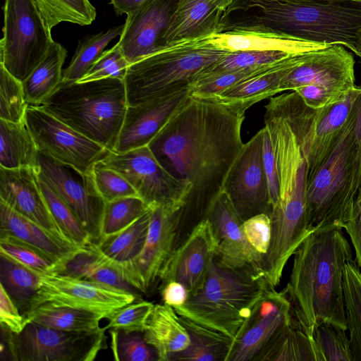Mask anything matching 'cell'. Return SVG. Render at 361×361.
I'll return each mask as SVG.
<instances>
[{"label":"cell","mask_w":361,"mask_h":361,"mask_svg":"<svg viewBox=\"0 0 361 361\" xmlns=\"http://www.w3.org/2000/svg\"><path fill=\"white\" fill-rule=\"evenodd\" d=\"M250 107L218 96L190 94L148 144L160 165L186 188L176 212L174 250L206 218L223 192L244 145L241 128Z\"/></svg>","instance_id":"6da1fadb"},{"label":"cell","mask_w":361,"mask_h":361,"mask_svg":"<svg viewBox=\"0 0 361 361\" xmlns=\"http://www.w3.org/2000/svg\"><path fill=\"white\" fill-rule=\"evenodd\" d=\"M361 30V0L302 2L233 0L223 12L219 32L247 30L276 34L355 53Z\"/></svg>","instance_id":"7a4b0ae2"},{"label":"cell","mask_w":361,"mask_h":361,"mask_svg":"<svg viewBox=\"0 0 361 361\" xmlns=\"http://www.w3.org/2000/svg\"><path fill=\"white\" fill-rule=\"evenodd\" d=\"M293 255L285 289L301 327L312 337L314 325L320 321L347 330L343 272L353 253L343 228L329 226L312 231Z\"/></svg>","instance_id":"3957f363"},{"label":"cell","mask_w":361,"mask_h":361,"mask_svg":"<svg viewBox=\"0 0 361 361\" xmlns=\"http://www.w3.org/2000/svg\"><path fill=\"white\" fill-rule=\"evenodd\" d=\"M271 289L255 264L228 269L219 266L213 257L202 288L183 306L173 309L178 315L224 333L235 341Z\"/></svg>","instance_id":"277c9868"},{"label":"cell","mask_w":361,"mask_h":361,"mask_svg":"<svg viewBox=\"0 0 361 361\" xmlns=\"http://www.w3.org/2000/svg\"><path fill=\"white\" fill-rule=\"evenodd\" d=\"M37 106L112 152L128 107L125 82L107 78L61 84Z\"/></svg>","instance_id":"5b68a950"},{"label":"cell","mask_w":361,"mask_h":361,"mask_svg":"<svg viewBox=\"0 0 361 361\" xmlns=\"http://www.w3.org/2000/svg\"><path fill=\"white\" fill-rule=\"evenodd\" d=\"M355 120L353 102L335 147L307 176L306 195L312 230L329 226L343 228L361 186V151L355 134Z\"/></svg>","instance_id":"8992f818"},{"label":"cell","mask_w":361,"mask_h":361,"mask_svg":"<svg viewBox=\"0 0 361 361\" xmlns=\"http://www.w3.org/2000/svg\"><path fill=\"white\" fill-rule=\"evenodd\" d=\"M228 51L207 37L176 42L132 64L124 78L128 106L185 89Z\"/></svg>","instance_id":"52a82bcc"},{"label":"cell","mask_w":361,"mask_h":361,"mask_svg":"<svg viewBox=\"0 0 361 361\" xmlns=\"http://www.w3.org/2000/svg\"><path fill=\"white\" fill-rule=\"evenodd\" d=\"M0 64L21 82L26 80L54 42L34 0H6Z\"/></svg>","instance_id":"ba28073f"},{"label":"cell","mask_w":361,"mask_h":361,"mask_svg":"<svg viewBox=\"0 0 361 361\" xmlns=\"http://www.w3.org/2000/svg\"><path fill=\"white\" fill-rule=\"evenodd\" d=\"M106 330L66 331L32 321L18 334L1 329L14 361H92L107 347Z\"/></svg>","instance_id":"9c48e42d"},{"label":"cell","mask_w":361,"mask_h":361,"mask_svg":"<svg viewBox=\"0 0 361 361\" xmlns=\"http://www.w3.org/2000/svg\"><path fill=\"white\" fill-rule=\"evenodd\" d=\"M24 123L38 151L83 175L110 152L57 119L39 106L27 107Z\"/></svg>","instance_id":"30bf717a"},{"label":"cell","mask_w":361,"mask_h":361,"mask_svg":"<svg viewBox=\"0 0 361 361\" xmlns=\"http://www.w3.org/2000/svg\"><path fill=\"white\" fill-rule=\"evenodd\" d=\"M102 161L121 173L149 207L161 205L176 211L182 207L185 186L160 165L148 146L118 154L110 151Z\"/></svg>","instance_id":"8fae6325"},{"label":"cell","mask_w":361,"mask_h":361,"mask_svg":"<svg viewBox=\"0 0 361 361\" xmlns=\"http://www.w3.org/2000/svg\"><path fill=\"white\" fill-rule=\"evenodd\" d=\"M223 191L242 222L259 214L270 216L272 206L264 162L262 128L244 144L226 177Z\"/></svg>","instance_id":"7c38bea8"},{"label":"cell","mask_w":361,"mask_h":361,"mask_svg":"<svg viewBox=\"0 0 361 361\" xmlns=\"http://www.w3.org/2000/svg\"><path fill=\"white\" fill-rule=\"evenodd\" d=\"M38 176L64 201L87 232L92 242L102 238L106 202L97 194L90 176L38 151Z\"/></svg>","instance_id":"4fadbf2b"},{"label":"cell","mask_w":361,"mask_h":361,"mask_svg":"<svg viewBox=\"0 0 361 361\" xmlns=\"http://www.w3.org/2000/svg\"><path fill=\"white\" fill-rule=\"evenodd\" d=\"M137 298L136 294L104 283L54 273L41 274L39 290L29 312L39 305L49 304L106 316Z\"/></svg>","instance_id":"5bb4252c"},{"label":"cell","mask_w":361,"mask_h":361,"mask_svg":"<svg viewBox=\"0 0 361 361\" xmlns=\"http://www.w3.org/2000/svg\"><path fill=\"white\" fill-rule=\"evenodd\" d=\"M151 207L148 234L143 249L123 264L125 280L146 293L159 281L161 269L174 250L177 211L161 205Z\"/></svg>","instance_id":"9a60e30c"},{"label":"cell","mask_w":361,"mask_h":361,"mask_svg":"<svg viewBox=\"0 0 361 361\" xmlns=\"http://www.w3.org/2000/svg\"><path fill=\"white\" fill-rule=\"evenodd\" d=\"M295 317L286 289H271L259 303L234 341L227 361H255Z\"/></svg>","instance_id":"2e32d148"},{"label":"cell","mask_w":361,"mask_h":361,"mask_svg":"<svg viewBox=\"0 0 361 361\" xmlns=\"http://www.w3.org/2000/svg\"><path fill=\"white\" fill-rule=\"evenodd\" d=\"M215 247L211 224L204 219L166 260L159 275L160 285L178 281L185 286L189 297L196 295L205 283Z\"/></svg>","instance_id":"e0dca14e"},{"label":"cell","mask_w":361,"mask_h":361,"mask_svg":"<svg viewBox=\"0 0 361 361\" xmlns=\"http://www.w3.org/2000/svg\"><path fill=\"white\" fill-rule=\"evenodd\" d=\"M178 0H147L127 15L118 44L130 64L162 49L161 39Z\"/></svg>","instance_id":"ac0fdd59"},{"label":"cell","mask_w":361,"mask_h":361,"mask_svg":"<svg viewBox=\"0 0 361 361\" xmlns=\"http://www.w3.org/2000/svg\"><path fill=\"white\" fill-rule=\"evenodd\" d=\"M205 219L213 231L216 242L214 259L219 266L236 269L256 264L262 259L247 240L243 222L224 191L213 202Z\"/></svg>","instance_id":"d6986e66"},{"label":"cell","mask_w":361,"mask_h":361,"mask_svg":"<svg viewBox=\"0 0 361 361\" xmlns=\"http://www.w3.org/2000/svg\"><path fill=\"white\" fill-rule=\"evenodd\" d=\"M189 95L188 88L136 105L128 106L112 152L123 153L147 146Z\"/></svg>","instance_id":"ffe728a7"},{"label":"cell","mask_w":361,"mask_h":361,"mask_svg":"<svg viewBox=\"0 0 361 361\" xmlns=\"http://www.w3.org/2000/svg\"><path fill=\"white\" fill-rule=\"evenodd\" d=\"M0 201L54 236L70 242L49 211L38 185L35 169L0 166Z\"/></svg>","instance_id":"44dd1931"},{"label":"cell","mask_w":361,"mask_h":361,"mask_svg":"<svg viewBox=\"0 0 361 361\" xmlns=\"http://www.w3.org/2000/svg\"><path fill=\"white\" fill-rule=\"evenodd\" d=\"M359 87H355L341 100L317 109L306 142L302 145L308 166L307 176L325 159L335 147L349 118Z\"/></svg>","instance_id":"7402d4cb"},{"label":"cell","mask_w":361,"mask_h":361,"mask_svg":"<svg viewBox=\"0 0 361 361\" xmlns=\"http://www.w3.org/2000/svg\"><path fill=\"white\" fill-rule=\"evenodd\" d=\"M223 12L215 0H178L162 37L161 47L218 33Z\"/></svg>","instance_id":"603a6c76"},{"label":"cell","mask_w":361,"mask_h":361,"mask_svg":"<svg viewBox=\"0 0 361 361\" xmlns=\"http://www.w3.org/2000/svg\"><path fill=\"white\" fill-rule=\"evenodd\" d=\"M52 273L104 283L136 295L140 292L123 278L122 262L106 255L93 242L56 265Z\"/></svg>","instance_id":"cb8c5ba5"},{"label":"cell","mask_w":361,"mask_h":361,"mask_svg":"<svg viewBox=\"0 0 361 361\" xmlns=\"http://www.w3.org/2000/svg\"><path fill=\"white\" fill-rule=\"evenodd\" d=\"M11 235L43 252L56 265L82 247L61 240L0 201V235Z\"/></svg>","instance_id":"d4e9b609"},{"label":"cell","mask_w":361,"mask_h":361,"mask_svg":"<svg viewBox=\"0 0 361 361\" xmlns=\"http://www.w3.org/2000/svg\"><path fill=\"white\" fill-rule=\"evenodd\" d=\"M143 333L147 343L156 350L159 361H169L173 355L187 348L190 343L178 314L166 304L154 305Z\"/></svg>","instance_id":"484cf974"},{"label":"cell","mask_w":361,"mask_h":361,"mask_svg":"<svg viewBox=\"0 0 361 361\" xmlns=\"http://www.w3.org/2000/svg\"><path fill=\"white\" fill-rule=\"evenodd\" d=\"M208 41L228 51H281L295 54L326 46L276 34L247 30H229L214 34Z\"/></svg>","instance_id":"4316f807"},{"label":"cell","mask_w":361,"mask_h":361,"mask_svg":"<svg viewBox=\"0 0 361 361\" xmlns=\"http://www.w3.org/2000/svg\"><path fill=\"white\" fill-rule=\"evenodd\" d=\"M299 53L291 54L270 64L258 73L227 89L218 97L226 100L240 101L251 106L280 93L279 87L296 64Z\"/></svg>","instance_id":"83f0119b"},{"label":"cell","mask_w":361,"mask_h":361,"mask_svg":"<svg viewBox=\"0 0 361 361\" xmlns=\"http://www.w3.org/2000/svg\"><path fill=\"white\" fill-rule=\"evenodd\" d=\"M190 343L187 348L173 355L169 361H227L234 340L224 333L178 315Z\"/></svg>","instance_id":"f1b7e54d"},{"label":"cell","mask_w":361,"mask_h":361,"mask_svg":"<svg viewBox=\"0 0 361 361\" xmlns=\"http://www.w3.org/2000/svg\"><path fill=\"white\" fill-rule=\"evenodd\" d=\"M67 50L53 42L43 60L23 82L26 102L40 106L60 87Z\"/></svg>","instance_id":"f546056e"},{"label":"cell","mask_w":361,"mask_h":361,"mask_svg":"<svg viewBox=\"0 0 361 361\" xmlns=\"http://www.w3.org/2000/svg\"><path fill=\"white\" fill-rule=\"evenodd\" d=\"M255 361H322L313 338L296 318L257 356Z\"/></svg>","instance_id":"4dcf8cb0"},{"label":"cell","mask_w":361,"mask_h":361,"mask_svg":"<svg viewBox=\"0 0 361 361\" xmlns=\"http://www.w3.org/2000/svg\"><path fill=\"white\" fill-rule=\"evenodd\" d=\"M35 142L25 126L0 119V166L5 169L37 166Z\"/></svg>","instance_id":"1f68e13d"},{"label":"cell","mask_w":361,"mask_h":361,"mask_svg":"<svg viewBox=\"0 0 361 361\" xmlns=\"http://www.w3.org/2000/svg\"><path fill=\"white\" fill-rule=\"evenodd\" d=\"M40 276V273L0 253L1 285L23 316L31 309L39 290Z\"/></svg>","instance_id":"d6a6232c"},{"label":"cell","mask_w":361,"mask_h":361,"mask_svg":"<svg viewBox=\"0 0 361 361\" xmlns=\"http://www.w3.org/2000/svg\"><path fill=\"white\" fill-rule=\"evenodd\" d=\"M106 315L82 309L42 304L26 314V321L49 327L75 331L100 329L99 322Z\"/></svg>","instance_id":"836d02e7"},{"label":"cell","mask_w":361,"mask_h":361,"mask_svg":"<svg viewBox=\"0 0 361 361\" xmlns=\"http://www.w3.org/2000/svg\"><path fill=\"white\" fill-rule=\"evenodd\" d=\"M151 219V207L142 216L126 228L103 236L97 243L102 251L117 261L134 259L145 244Z\"/></svg>","instance_id":"e575fe53"},{"label":"cell","mask_w":361,"mask_h":361,"mask_svg":"<svg viewBox=\"0 0 361 361\" xmlns=\"http://www.w3.org/2000/svg\"><path fill=\"white\" fill-rule=\"evenodd\" d=\"M343 295L350 348L354 361H361V271L353 259L345 265Z\"/></svg>","instance_id":"d590c367"},{"label":"cell","mask_w":361,"mask_h":361,"mask_svg":"<svg viewBox=\"0 0 361 361\" xmlns=\"http://www.w3.org/2000/svg\"><path fill=\"white\" fill-rule=\"evenodd\" d=\"M124 25L115 26L79 41L68 66L63 71L61 84L78 82L89 71L104 51L105 47L122 34Z\"/></svg>","instance_id":"8d00e7d4"},{"label":"cell","mask_w":361,"mask_h":361,"mask_svg":"<svg viewBox=\"0 0 361 361\" xmlns=\"http://www.w3.org/2000/svg\"><path fill=\"white\" fill-rule=\"evenodd\" d=\"M34 1L51 30L62 22L88 25L97 16L96 9L89 0Z\"/></svg>","instance_id":"74e56055"},{"label":"cell","mask_w":361,"mask_h":361,"mask_svg":"<svg viewBox=\"0 0 361 361\" xmlns=\"http://www.w3.org/2000/svg\"><path fill=\"white\" fill-rule=\"evenodd\" d=\"M37 178L49 211L66 238L78 247L91 243L90 236L69 207L37 173Z\"/></svg>","instance_id":"f35d334b"},{"label":"cell","mask_w":361,"mask_h":361,"mask_svg":"<svg viewBox=\"0 0 361 361\" xmlns=\"http://www.w3.org/2000/svg\"><path fill=\"white\" fill-rule=\"evenodd\" d=\"M345 331L327 321L314 325L312 338L322 361H354Z\"/></svg>","instance_id":"ab89813d"},{"label":"cell","mask_w":361,"mask_h":361,"mask_svg":"<svg viewBox=\"0 0 361 361\" xmlns=\"http://www.w3.org/2000/svg\"><path fill=\"white\" fill-rule=\"evenodd\" d=\"M149 208L150 207L137 196L123 197L106 202L102 237L126 228L146 213Z\"/></svg>","instance_id":"60d3db41"},{"label":"cell","mask_w":361,"mask_h":361,"mask_svg":"<svg viewBox=\"0 0 361 361\" xmlns=\"http://www.w3.org/2000/svg\"><path fill=\"white\" fill-rule=\"evenodd\" d=\"M269 65L238 71L204 72L189 86L190 94L200 97L219 96L227 89L258 73Z\"/></svg>","instance_id":"b9f144b4"},{"label":"cell","mask_w":361,"mask_h":361,"mask_svg":"<svg viewBox=\"0 0 361 361\" xmlns=\"http://www.w3.org/2000/svg\"><path fill=\"white\" fill-rule=\"evenodd\" d=\"M111 348L118 361L158 360L156 350L147 343L142 331L110 329Z\"/></svg>","instance_id":"7bdbcfd3"},{"label":"cell","mask_w":361,"mask_h":361,"mask_svg":"<svg viewBox=\"0 0 361 361\" xmlns=\"http://www.w3.org/2000/svg\"><path fill=\"white\" fill-rule=\"evenodd\" d=\"M28 106L23 82L0 64V118L22 123Z\"/></svg>","instance_id":"ee69618b"},{"label":"cell","mask_w":361,"mask_h":361,"mask_svg":"<svg viewBox=\"0 0 361 361\" xmlns=\"http://www.w3.org/2000/svg\"><path fill=\"white\" fill-rule=\"evenodd\" d=\"M90 176L97 194L105 202L126 197H138L131 184L121 173L107 166L102 160L93 165Z\"/></svg>","instance_id":"f6af8a7d"},{"label":"cell","mask_w":361,"mask_h":361,"mask_svg":"<svg viewBox=\"0 0 361 361\" xmlns=\"http://www.w3.org/2000/svg\"><path fill=\"white\" fill-rule=\"evenodd\" d=\"M0 253L40 273H52L56 263L37 249L11 235H0Z\"/></svg>","instance_id":"bcb514c9"},{"label":"cell","mask_w":361,"mask_h":361,"mask_svg":"<svg viewBox=\"0 0 361 361\" xmlns=\"http://www.w3.org/2000/svg\"><path fill=\"white\" fill-rule=\"evenodd\" d=\"M290 55L281 51H229L205 72L238 71L275 63Z\"/></svg>","instance_id":"7dc6e473"},{"label":"cell","mask_w":361,"mask_h":361,"mask_svg":"<svg viewBox=\"0 0 361 361\" xmlns=\"http://www.w3.org/2000/svg\"><path fill=\"white\" fill-rule=\"evenodd\" d=\"M154 305L147 300H135L106 314V329L144 331L146 320Z\"/></svg>","instance_id":"c3c4849f"},{"label":"cell","mask_w":361,"mask_h":361,"mask_svg":"<svg viewBox=\"0 0 361 361\" xmlns=\"http://www.w3.org/2000/svg\"><path fill=\"white\" fill-rule=\"evenodd\" d=\"M130 63L118 44L104 51L85 75L78 82H84L107 78L124 80Z\"/></svg>","instance_id":"681fc988"},{"label":"cell","mask_w":361,"mask_h":361,"mask_svg":"<svg viewBox=\"0 0 361 361\" xmlns=\"http://www.w3.org/2000/svg\"><path fill=\"white\" fill-rule=\"evenodd\" d=\"M243 233L250 245L262 257L271 241V220L269 215H255L242 224Z\"/></svg>","instance_id":"f907efd6"},{"label":"cell","mask_w":361,"mask_h":361,"mask_svg":"<svg viewBox=\"0 0 361 361\" xmlns=\"http://www.w3.org/2000/svg\"><path fill=\"white\" fill-rule=\"evenodd\" d=\"M298 93L310 107L317 109L343 99L347 94H342L326 87L308 85L293 90Z\"/></svg>","instance_id":"816d5d0a"},{"label":"cell","mask_w":361,"mask_h":361,"mask_svg":"<svg viewBox=\"0 0 361 361\" xmlns=\"http://www.w3.org/2000/svg\"><path fill=\"white\" fill-rule=\"evenodd\" d=\"M25 318L11 300L4 288L0 285V323L1 329L12 333L20 332Z\"/></svg>","instance_id":"f5cc1de1"},{"label":"cell","mask_w":361,"mask_h":361,"mask_svg":"<svg viewBox=\"0 0 361 361\" xmlns=\"http://www.w3.org/2000/svg\"><path fill=\"white\" fill-rule=\"evenodd\" d=\"M343 228L350 236L355 251V262L361 269V186L353 202Z\"/></svg>","instance_id":"db71d44e"},{"label":"cell","mask_w":361,"mask_h":361,"mask_svg":"<svg viewBox=\"0 0 361 361\" xmlns=\"http://www.w3.org/2000/svg\"><path fill=\"white\" fill-rule=\"evenodd\" d=\"M159 291L164 304L173 308L183 306L189 298L188 292L185 286L175 281L160 285Z\"/></svg>","instance_id":"11a10c76"},{"label":"cell","mask_w":361,"mask_h":361,"mask_svg":"<svg viewBox=\"0 0 361 361\" xmlns=\"http://www.w3.org/2000/svg\"><path fill=\"white\" fill-rule=\"evenodd\" d=\"M147 0H110L117 16L129 14L137 9Z\"/></svg>","instance_id":"9f6ffc18"},{"label":"cell","mask_w":361,"mask_h":361,"mask_svg":"<svg viewBox=\"0 0 361 361\" xmlns=\"http://www.w3.org/2000/svg\"><path fill=\"white\" fill-rule=\"evenodd\" d=\"M353 104L356 109L355 134L361 151V87H359V91L354 99Z\"/></svg>","instance_id":"6f0895ef"},{"label":"cell","mask_w":361,"mask_h":361,"mask_svg":"<svg viewBox=\"0 0 361 361\" xmlns=\"http://www.w3.org/2000/svg\"><path fill=\"white\" fill-rule=\"evenodd\" d=\"M233 1V0H215L217 6L224 11Z\"/></svg>","instance_id":"680465c9"},{"label":"cell","mask_w":361,"mask_h":361,"mask_svg":"<svg viewBox=\"0 0 361 361\" xmlns=\"http://www.w3.org/2000/svg\"><path fill=\"white\" fill-rule=\"evenodd\" d=\"M355 54L358 56L361 57V30L359 31L358 35H357V44Z\"/></svg>","instance_id":"91938a15"},{"label":"cell","mask_w":361,"mask_h":361,"mask_svg":"<svg viewBox=\"0 0 361 361\" xmlns=\"http://www.w3.org/2000/svg\"><path fill=\"white\" fill-rule=\"evenodd\" d=\"M296 1H302V2H329V1H343L346 0H293Z\"/></svg>","instance_id":"94428289"}]
</instances>
